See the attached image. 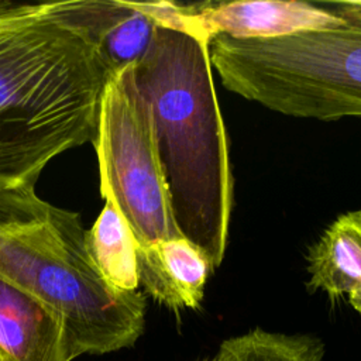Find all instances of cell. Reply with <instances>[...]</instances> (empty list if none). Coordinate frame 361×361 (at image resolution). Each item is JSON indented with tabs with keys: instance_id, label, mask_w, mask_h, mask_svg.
Instances as JSON below:
<instances>
[{
	"instance_id": "cell-1",
	"label": "cell",
	"mask_w": 361,
	"mask_h": 361,
	"mask_svg": "<svg viewBox=\"0 0 361 361\" xmlns=\"http://www.w3.org/2000/svg\"><path fill=\"white\" fill-rule=\"evenodd\" d=\"M107 79L52 3L0 0V189H35L54 158L93 141Z\"/></svg>"
},
{
	"instance_id": "cell-2",
	"label": "cell",
	"mask_w": 361,
	"mask_h": 361,
	"mask_svg": "<svg viewBox=\"0 0 361 361\" xmlns=\"http://www.w3.org/2000/svg\"><path fill=\"white\" fill-rule=\"evenodd\" d=\"M209 42L188 27L159 25L135 76L151 107L175 226L214 269L227 247L233 175Z\"/></svg>"
},
{
	"instance_id": "cell-3",
	"label": "cell",
	"mask_w": 361,
	"mask_h": 361,
	"mask_svg": "<svg viewBox=\"0 0 361 361\" xmlns=\"http://www.w3.org/2000/svg\"><path fill=\"white\" fill-rule=\"evenodd\" d=\"M85 234L78 213L51 203L39 216L0 224V278L56 312L78 355H102L135 344L145 298L103 279Z\"/></svg>"
},
{
	"instance_id": "cell-4",
	"label": "cell",
	"mask_w": 361,
	"mask_h": 361,
	"mask_svg": "<svg viewBox=\"0 0 361 361\" xmlns=\"http://www.w3.org/2000/svg\"><path fill=\"white\" fill-rule=\"evenodd\" d=\"M223 86L272 111L316 120L361 116V24L276 38L209 42Z\"/></svg>"
},
{
	"instance_id": "cell-5",
	"label": "cell",
	"mask_w": 361,
	"mask_h": 361,
	"mask_svg": "<svg viewBox=\"0 0 361 361\" xmlns=\"http://www.w3.org/2000/svg\"><path fill=\"white\" fill-rule=\"evenodd\" d=\"M92 142L99 161L100 195L124 217L137 250L182 237L172 219L151 107L137 83L135 65L106 82Z\"/></svg>"
},
{
	"instance_id": "cell-6",
	"label": "cell",
	"mask_w": 361,
	"mask_h": 361,
	"mask_svg": "<svg viewBox=\"0 0 361 361\" xmlns=\"http://www.w3.org/2000/svg\"><path fill=\"white\" fill-rule=\"evenodd\" d=\"M180 24L204 35L235 39L276 38L300 31L336 28L345 20L316 1L176 3Z\"/></svg>"
},
{
	"instance_id": "cell-7",
	"label": "cell",
	"mask_w": 361,
	"mask_h": 361,
	"mask_svg": "<svg viewBox=\"0 0 361 361\" xmlns=\"http://www.w3.org/2000/svg\"><path fill=\"white\" fill-rule=\"evenodd\" d=\"M52 6L54 13L93 47L109 79L144 58L161 25L149 3L73 0Z\"/></svg>"
},
{
	"instance_id": "cell-8",
	"label": "cell",
	"mask_w": 361,
	"mask_h": 361,
	"mask_svg": "<svg viewBox=\"0 0 361 361\" xmlns=\"http://www.w3.org/2000/svg\"><path fill=\"white\" fill-rule=\"evenodd\" d=\"M76 357L62 317L0 278V361H72Z\"/></svg>"
},
{
	"instance_id": "cell-9",
	"label": "cell",
	"mask_w": 361,
	"mask_h": 361,
	"mask_svg": "<svg viewBox=\"0 0 361 361\" xmlns=\"http://www.w3.org/2000/svg\"><path fill=\"white\" fill-rule=\"evenodd\" d=\"M137 251L140 285L147 295L172 310L200 306L213 267L199 247L175 237Z\"/></svg>"
},
{
	"instance_id": "cell-10",
	"label": "cell",
	"mask_w": 361,
	"mask_h": 361,
	"mask_svg": "<svg viewBox=\"0 0 361 361\" xmlns=\"http://www.w3.org/2000/svg\"><path fill=\"white\" fill-rule=\"evenodd\" d=\"M307 288L361 313V210L337 216L306 254Z\"/></svg>"
},
{
	"instance_id": "cell-11",
	"label": "cell",
	"mask_w": 361,
	"mask_h": 361,
	"mask_svg": "<svg viewBox=\"0 0 361 361\" xmlns=\"http://www.w3.org/2000/svg\"><path fill=\"white\" fill-rule=\"evenodd\" d=\"M85 244L94 267L110 286L123 292L138 290L137 243L111 202L106 200L92 228L86 230Z\"/></svg>"
},
{
	"instance_id": "cell-12",
	"label": "cell",
	"mask_w": 361,
	"mask_h": 361,
	"mask_svg": "<svg viewBox=\"0 0 361 361\" xmlns=\"http://www.w3.org/2000/svg\"><path fill=\"white\" fill-rule=\"evenodd\" d=\"M324 343L312 334H285L255 327L224 340L220 361H323Z\"/></svg>"
},
{
	"instance_id": "cell-13",
	"label": "cell",
	"mask_w": 361,
	"mask_h": 361,
	"mask_svg": "<svg viewBox=\"0 0 361 361\" xmlns=\"http://www.w3.org/2000/svg\"><path fill=\"white\" fill-rule=\"evenodd\" d=\"M48 204L35 193V189H0V224L39 216Z\"/></svg>"
},
{
	"instance_id": "cell-14",
	"label": "cell",
	"mask_w": 361,
	"mask_h": 361,
	"mask_svg": "<svg viewBox=\"0 0 361 361\" xmlns=\"http://www.w3.org/2000/svg\"><path fill=\"white\" fill-rule=\"evenodd\" d=\"M320 6L333 11L347 23L361 24V0L360 1H317Z\"/></svg>"
},
{
	"instance_id": "cell-15",
	"label": "cell",
	"mask_w": 361,
	"mask_h": 361,
	"mask_svg": "<svg viewBox=\"0 0 361 361\" xmlns=\"http://www.w3.org/2000/svg\"><path fill=\"white\" fill-rule=\"evenodd\" d=\"M200 361H220V360L217 358V355H214L213 358H204V360H200Z\"/></svg>"
}]
</instances>
